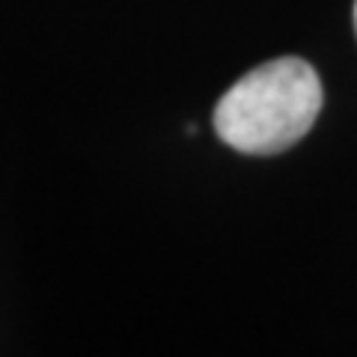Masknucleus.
<instances>
[{"label": "nucleus", "instance_id": "nucleus-1", "mask_svg": "<svg viewBox=\"0 0 357 357\" xmlns=\"http://www.w3.org/2000/svg\"><path fill=\"white\" fill-rule=\"evenodd\" d=\"M321 81L301 57L256 66L220 96L215 107L218 137L244 155H277L292 149L316 126Z\"/></svg>", "mask_w": 357, "mask_h": 357}, {"label": "nucleus", "instance_id": "nucleus-2", "mask_svg": "<svg viewBox=\"0 0 357 357\" xmlns=\"http://www.w3.org/2000/svg\"><path fill=\"white\" fill-rule=\"evenodd\" d=\"M354 30H357V0H354Z\"/></svg>", "mask_w": 357, "mask_h": 357}]
</instances>
